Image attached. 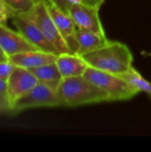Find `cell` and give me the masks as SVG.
<instances>
[{
  "instance_id": "5bb4252c",
  "label": "cell",
  "mask_w": 151,
  "mask_h": 152,
  "mask_svg": "<svg viewBox=\"0 0 151 152\" xmlns=\"http://www.w3.org/2000/svg\"><path fill=\"white\" fill-rule=\"evenodd\" d=\"M28 70L36 77L38 82L46 84L57 91L62 77L57 67L56 62L29 69Z\"/></svg>"
},
{
  "instance_id": "d6986e66",
  "label": "cell",
  "mask_w": 151,
  "mask_h": 152,
  "mask_svg": "<svg viewBox=\"0 0 151 152\" xmlns=\"http://www.w3.org/2000/svg\"><path fill=\"white\" fill-rule=\"evenodd\" d=\"M49 1L52 2L54 5H56L64 12L69 13V10L71 4V2L69 0H49Z\"/></svg>"
},
{
  "instance_id": "3957f363",
  "label": "cell",
  "mask_w": 151,
  "mask_h": 152,
  "mask_svg": "<svg viewBox=\"0 0 151 152\" xmlns=\"http://www.w3.org/2000/svg\"><path fill=\"white\" fill-rule=\"evenodd\" d=\"M83 77L103 90L109 102L125 101L134 97L139 92L120 76L88 66Z\"/></svg>"
},
{
  "instance_id": "277c9868",
  "label": "cell",
  "mask_w": 151,
  "mask_h": 152,
  "mask_svg": "<svg viewBox=\"0 0 151 152\" xmlns=\"http://www.w3.org/2000/svg\"><path fill=\"white\" fill-rule=\"evenodd\" d=\"M26 13L38 27L44 37L58 53H71L66 40L59 31L51 15L49 14L46 5L43 0L37 1L31 10Z\"/></svg>"
},
{
  "instance_id": "ac0fdd59",
  "label": "cell",
  "mask_w": 151,
  "mask_h": 152,
  "mask_svg": "<svg viewBox=\"0 0 151 152\" xmlns=\"http://www.w3.org/2000/svg\"><path fill=\"white\" fill-rule=\"evenodd\" d=\"M14 12L10 9L4 0H0V24H4L9 18L13 16Z\"/></svg>"
},
{
  "instance_id": "ffe728a7",
  "label": "cell",
  "mask_w": 151,
  "mask_h": 152,
  "mask_svg": "<svg viewBox=\"0 0 151 152\" xmlns=\"http://www.w3.org/2000/svg\"><path fill=\"white\" fill-rule=\"evenodd\" d=\"M69 1L71 3H79V4H84L100 8L105 0H69Z\"/></svg>"
},
{
  "instance_id": "52a82bcc",
  "label": "cell",
  "mask_w": 151,
  "mask_h": 152,
  "mask_svg": "<svg viewBox=\"0 0 151 152\" xmlns=\"http://www.w3.org/2000/svg\"><path fill=\"white\" fill-rule=\"evenodd\" d=\"M12 19L16 30L20 32L31 44L42 51L59 54L26 12L14 13Z\"/></svg>"
},
{
  "instance_id": "7402d4cb",
  "label": "cell",
  "mask_w": 151,
  "mask_h": 152,
  "mask_svg": "<svg viewBox=\"0 0 151 152\" xmlns=\"http://www.w3.org/2000/svg\"><path fill=\"white\" fill-rule=\"evenodd\" d=\"M0 94L7 97V85L6 82L0 78Z\"/></svg>"
},
{
  "instance_id": "8fae6325",
  "label": "cell",
  "mask_w": 151,
  "mask_h": 152,
  "mask_svg": "<svg viewBox=\"0 0 151 152\" xmlns=\"http://www.w3.org/2000/svg\"><path fill=\"white\" fill-rule=\"evenodd\" d=\"M58 58L57 53H48L42 50L28 51L20 53L9 57V61L15 66L25 68L27 69L40 67L45 64L53 63Z\"/></svg>"
},
{
  "instance_id": "cb8c5ba5",
  "label": "cell",
  "mask_w": 151,
  "mask_h": 152,
  "mask_svg": "<svg viewBox=\"0 0 151 152\" xmlns=\"http://www.w3.org/2000/svg\"><path fill=\"white\" fill-rule=\"evenodd\" d=\"M142 54H144V55H146V56H151V52H149V53H142Z\"/></svg>"
},
{
  "instance_id": "4fadbf2b",
  "label": "cell",
  "mask_w": 151,
  "mask_h": 152,
  "mask_svg": "<svg viewBox=\"0 0 151 152\" xmlns=\"http://www.w3.org/2000/svg\"><path fill=\"white\" fill-rule=\"evenodd\" d=\"M55 62L62 77L83 76L88 67L82 56L72 53H59Z\"/></svg>"
},
{
  "instance_id": "7c38bea8",
  "label": "cell",
  "mask_w": 151,
  "mask_h": 152,
  "mask_svg": "<svg viewBox=\"0 0 151 152\" xmlns=\"http://www.w3.org/2000/svg\"><path fill=\"white\" fill-rule=\"evenodd\" d=\"M75 42L76 50L74 53L83 56L88 53L101 48L102 46L106 45L109 40L106 37L105 34L94 33L77 28L75 33Z\"/></svg>"
},
{
  "instance_id": "9c48e42d",
  "label": "cell",
  "mask_w": 151,
  "mask_h": 152,
  "mask_svg": "<svg viewBox=\"0 0 151 152\" xmlns=\"http://www.w3.org/2000/svg\"><path fill=\"white\" fill-rule=\"evenodd\" d=\"M0 45L8 57L28 51L40 50L27 40L20 32L0 24Z\"/></svg>"
},
{
  "instance_id": "30bf717a",
  "label": "cell",
  "mask_w": 151,
  "mask_h": 152,
  "mask_svg": "<svg viewBox=\"0 0 151 152\" xmlns=\"http://www.w3.org/2000/svg\"><path fill=\"white\" fill-rule=\"evenodd\" d=\"M46 5L47 11L51 15L53 20L54 21L59 31L66 40L70 51L72 53L76 50V42H75V33L77 30V26L74 23L72 18L69 13L64 12L56 5H54L49 0H43Z\"/></svg>"
},
{
  "instance_id": "9a60e30c",
  "label": "cell",
  "mask_w": 151,
  "mask_h": 152,
  "mask_svg": "<svg viewBox=\"0 0 151 152\" xmlns=\"http://www.w3.org/2000/svg\"><path fill=\"white\" fill-rule=\"evenodd\" d=\"M118 76L124 78L130 86H132L139 93L145 92L151 97V82L144 78L141 75V73L133 66L128 70Z\"/></svg>"
},
{
  "instance_id": "44dd1931",
  "label": "cell",
  "mask_w": 151,
  "mask_h": 152,
  "mask_svg": "<svg viewBox=\"0 0 151 152\" xmlns=\"http://www.w3.org/2000/svg\"><path fill=\"white\" fill-rule=\"evenodd\" d=\"M7 111H11L9 101H8L7 97L0 94V115L3 113H5Z\"/></svg>"
},
{
  "instance_id": "6da1fadb",
  "label": "cell",
  "mask_w": 151,
  "mask_h": 152,
  "mask_svg": "<svg viewBox=\"0 0 151 152\" xmlns=\"http://www.w3.org/2000/svg\"><path fill=\"white\" fill-rule=\"evenodd\" d=\"M56 93L61 106L77 107L109 102L103 90L83 76L62 77Z\"/></svg>"
},
{
  "instance_id": "5b68a950",
  "label": "cell",
  "mask_w": 151,
  "mask_h": 152,
  "mask_svg": "<svg viewBox=\"0 0 151 152\" xmlns=\"http://www.w3.org/2000/svg\"><path fill=\"white\" fill-rule=\"evenodd\" d=\"M61 106L56 90L46 84L38 82L32 89L21 96L11 108V112L37 108Z\"/></svg>"
},
{
  "instance_id": "8992f818",
  "label": "cell",
  "mask_w": 151,
  "mask_h": 152,
  "mask_svg": "<svg viewBox=\"0 0 151 152\" xmlns=\"http://www.w3.org/2000/svg\"><path fill=\"white\" fill-rule=\"evenodd\" d=\"M99 9L100 8L98 7L84 4L71 3L69 14L77 28L99 34H105L99 16Z\"/></svg>"
},
{
  "instance_id": "2e32d148",
  "label": "cell",
  "mask_w": 151,
  "mask_h": 152,
  "mask_svg": "<svg viewBox=\"0 0 151 152\" xmlns=\"http://www.w3.org/2000/svg\"><path fill=\"white\" fill-rule=\"evenodd\" d=\"M14 13H24L31 10L37 0H4Z\"/></svg>"
},
{
  "instance_id": "603a6c76",
  "label": "cell",
  "mask_w": 151,
  "mask_h": 152,
  "mask_svg": "<svg viewBox=\"0 0 151 152\" xmlns=\"http://www.w3.org/2000/svg\"><path fill=\"white\" fill-rule=\"evenodd\" d=\"M9 61V57L4 53V51L3 50L2 46L0 45V62L1 61Z\"/></svg>"
},
{
  "instance_id": "ba28073f",
  "label": "cell",
  "mask_w": 151,
  "mask_h": 152,
  "mask_svg": "<svg viewBox=\"0 0 151 152\" xmlns=\"http://www.w3.org/2000/svg\"><path fill=\"white\" fill-rule=\"evenodd\" d=\"M37 83L38 80L28 69L16 66L6 81L7 99L10 103V108Z\"/></svg>"
},
{
  "instance_id": "e0dca14e",
  "label": "cell",
  "mask_w": 151,
  "mask_h": 152,
  "mask_svg": "<svg viewBox=\"0 0 151 152\" xmlns=\"http://www.w3.org/2000/svg\"><path fill=\"white\" fill-rule=\"evenodd\" d=\"M16 66L10 61L0 62V78L4 81H7Z\"/></svg>"
},
{
  "instance_id": "7a4b0ae2",
  "label": "cell",
  "mask_w": 151,
  "mask_h": 152,
  "mask_svg": "<svg viewBox=\"0 0 151 152\" xmlns=\"http://www.w3.org/2000/svg\"><path fill=\"white\" fill-rule=\"evenodd\" d=\"M88 66L120 75L133 65V53L129 47L121 42L109 41L106 45L82 56Z\"/></svg>"
},
{
  "instance_id": "d4e9b609",
  "label": "cell",
  "mask_w": 151,
  "mask_h": 152,
  "mask_svg": "<svg viewBox=\"0 0 151 152\" xmlns=\"http://www.w3.org/2000/svg\"><path fill=\"white\" fill-rule=\"evenodd\" d=\"M37 1H39V0H37Z\"/></svg>"
}]
</instances>
